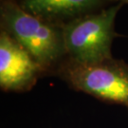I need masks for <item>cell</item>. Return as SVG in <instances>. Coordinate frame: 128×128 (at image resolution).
I'll use <instances>...</instances> for the list:
<instances>
[{"label": "cell", "instance_id": "obj_1", "mask_svg": "<svg viewBox=\"0 0 128 128\" xmlns=\"http://www.w3.org/2000/svg\"><path fill=\"white\" fill-rule=\"evenodd\" d=\"M0 26L40 64L45 71L57 69L66 58L63 26L28 12L15 0H3Z\"/></svg>", "mask_w": 128, "mask_h": 128}, {"label": "cell", "instance_id": "obj_2", "mask_svg": "<svg viewBox=\"0 0 128 128\" xmlns=\"http://www.w3.org/2000/svg\"><path fill=\"white\" fill-rule=\"evenodd\" d=\"M122 6L118 3L64 24L66 58L82 64H97L112 59V44L117 37L115 20Z\"/></svg>", "mask_w": 128, "mask_h": 128}, {"label": "cell", "instance_id": "obj_3", "mask_svg": "<svg viewBox=\"0 0 128 128\" xmlns=\"http://www.w3.org/2000/svg\"><path fill=\"white\" fill-rule=\"evenodd\" d=\"M56 73L71 88L128 110V64L112 59L97 64H78L66 58Z\"/></svg>", "mask_w": 128, "mask_h": 128}, {"label": "cell", "instance_id": "obj_4", "mask_svg": "<svg viewBox=\"0 0 128 128\" xmlns=\"http://www.w3.org/2000/svg\"><path fill=\"white\" fill-rule=\"evenodd\" d=\"M45 72L18 42L0 30V86L3 90H30Z\"/></svg>", "mask_w": 128, "mask_h": 128}, {"label": "cell", "instance_id": "obj_5", "mask_svg": "<svg viewBox=\"0 0 128 128\" xmlns=\"http://www.w3.org/2000/svg\"><path fill=\"white\" fill-rule=\"evenodd\" d=\"M110 0H22L28 12L51 23L64 25L95 10Z\"/></svg>", "mask_w": 128, "mask_h": 128}, {"label": "cell", "instance_id": "obj_6", "mask_svg": "<svg viewBox=\"0 0 128 128\" xmlns=\"http://www.w3.org/2000/svg\"><path fill=\"white\" fill-rule=\"evenodd\" d=\"M110 2H117L120 4H128V0H110Z\"/></svg>", "mask_w": 128, "mask_h": 128}]
</instances>
